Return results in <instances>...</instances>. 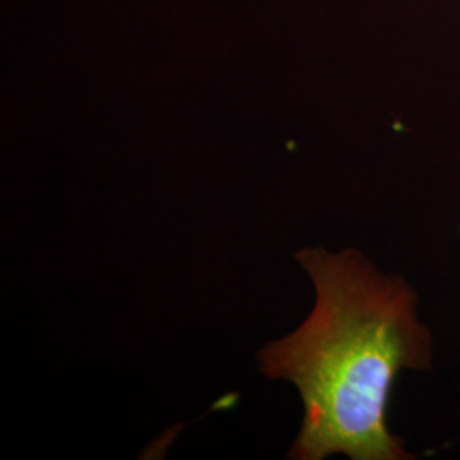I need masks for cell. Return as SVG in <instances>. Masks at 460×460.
<instances>
[{
    "mask_svg": "<svg viewBox=\"0 0 460 460\" xmlns=\"http://www.w3.org/2000/svg\"><path fill=\"white\" fill-rule=\"evenodd\" d=\"M296 260L313 279V313L258 353L264 376L292 382L304 402L288 457L416 459L387 421L397 376L435 367L416 288L357 249L304 247Z\"/></svg>",
    "mask_w": 460,
    "mask_h": 460,
    "instance_id": "6da1fadb",
    "label": "cell"
}]
</instances>
